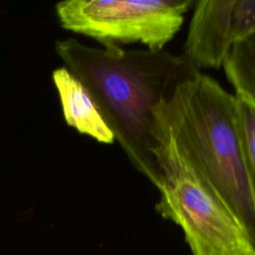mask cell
<instances>
[{
    "instance_id": "30bf717a",
    "label": "cell",
    "mask_w": 255,
    "mask_h": 255,
    "mask_svg": "<svg viewBox=\"0 0 255 255\" xmlns=\"http://www.w3.org/2000/svg\"><path fill=\"white\" fill-rule=\"evenodd\" d=\"M252 103H254V104H255V100H254V101H253V102H252Z\"/></svg>"
},
{
    "instance_id": "5b68a950",
    "label": "cell",
    "mask_w": 255,
    "mask_h": 255,
    "mask_svg": "<svg viewBox=\"0 0 255 255\" xmlns=\"http://www.w3.org/2000/svg\"><path fill=\"white\" fill-rule=\"evenodd\" d=\"M235 0H199L193 5L182 55L198 71L223 67L236 43Z\"/></svg>"
},
{
    "instance_id": "3957f363",
    "label": "cell",
    "mask_w": 255,
    "mask_h": 255,
    "mask_svg": "<svg viewBox=\"0 0 255 255\" xmlns=\"http://www.w3.org/2000/svg\"><path fill=\"white\" fill-rule=\"evenodd\" d=\"M152 154L160 172L155 210L183 231L192 255H255L240 224L204 176L153 123Z\"/></svg>"
},
{
    "instance_id": "ba28073f",
    "label": "cell",
    "mask_w": 255,
    "mask_h": 255,
    "mask_svg": "<svg viewBox=\"0 0 255 255\" xmlns=\"http://www.w3.org/2000/svg\"><path fill=\"white\" fill-rule=\"evenodd\" d=\"M236 96V116L248 185L255 209V104Z\"/></svg>"
},
{
    "instance_id": "277c9868",
    "label": "cell",
    "mask_w": 255,
    "mask_h": 255,
    "mask_svg": "<svg viewBox=\"0 0 255 255\" xmlns=\"http://www.w3.org/2000/svg\"><path fill=\"white\" fill-rule=\"evenodd\" d=\"M193 0H69L56 12L63 28L103 45L140 43L164 50L180 30Z\"/></svg>"
},
{
    "instance_id": "9c48e42d",
    "label": "cell",
    "mask_w": 255,
    "mask_h": 255,
    "mask_svg": "<svg viewBox=\"0 0 255 255\" xmlns=\"http://www.w3.org/2000/svg\"><path fill=\"white\" fill-rule=\"evenodd\" d=\"M233 21L237 41L255 32V0H235Z\"/></svg>"
},
{
    "instance_id": "8992f818",
    "label": "cell",
    "mask_w": 255,
    "mask_h": 255,
    "mask_svg": "<svg viewBox=\"0 0 255 255\" xmlns=\"http://www.w3.org/2000/svg\"><path fill=\"white\" fill-rule=\"evenodd\" d=\"M53 81L67 124L99 142L114 143V134L86 87L66 67L53 71Z\"/></svg>"
},
{
    "instance_id": "6da1fadb",
    "label": "cell",
    "mask_w": 255,
    "mask_h": 255,
    "mask_svg": "<svg viewBox=\"0 0 255 255\" xmlns=\"http://www.w3.org/2000/svg\"><path fill=\"white\" fill-rule=\"evenodd\" d=\"M67 69L86 87L130 163L156 188L160 172L152 154L153 112L198 71L165 50L88 47L76 39L56 42Z\"/></svg>"
},
{
    "instance_id": "7a4b0ae2",
    "label": "cell",
    "mask_w": 255,
    "mask_h": 255,
    "mask_svg": "<svg viewBox=\"0 0 255 255\" xmlns=\"http://www.w3.org/2000/svg\"><path fill=\"white\" fill-rule=\"evenodd\" d=\"M153 123L208 181L255 247V209L236 116V96L197 73L153 112Z\"/></svg>"
},
{
    "instance_id": "52a82bcc",
    "label": "cell",
    "mask_w": 255,
    "mask_h": 255,
    "mask_svg": "<svg viewBox=\"0 0 255 255\" xmlns=\"http://www.w3.org/2000/svg\"><path fill=\"white\" fill-rule=\"evenodd\" d=\"M226 78L235 94L255 100V32L237 41L223 65Z\"/></svg>"
}]
</instances>
